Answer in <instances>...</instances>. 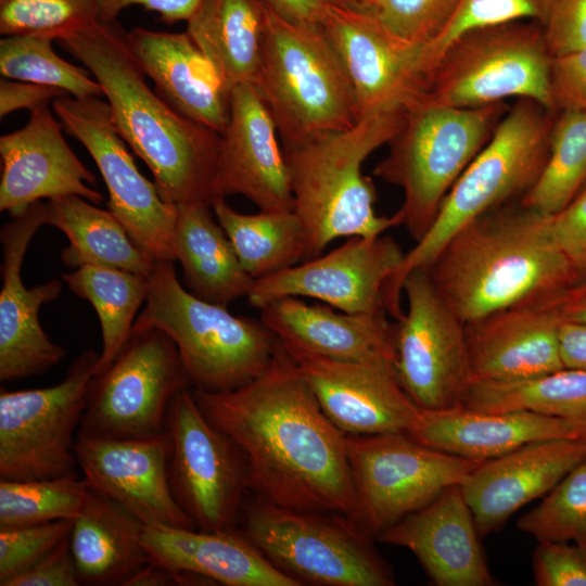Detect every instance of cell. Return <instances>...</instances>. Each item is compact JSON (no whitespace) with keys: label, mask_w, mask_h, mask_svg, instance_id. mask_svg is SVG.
I'll use <instances>...</instances> for the list:
<instances>
[{"label":"cell","mask_w":586,"mask_h":586,"mask_svg":"<svg viewBox=\"0 0 586 586\" xmlns=\"http://www.w3.org/2000/svg\"><path fill=\"white\" fill-rule=\"evenodd\" d=\"M207 420L242 450L249 489L275 506L353 517L346 435L324 415L279 341L268 369L232 391L192 388Z\"/></svg>","instance_id":"cell-1"},{"label":"cell","mask_w":586,"mask_h":586,"mask_svg":"<svg viewBox=\"0 0 586 586\" xmlns=\"http://www.w3.org/2000/svg\"><path fill=\"white\" fill-rule=\"evenodd\" d=\"M58 41L100 84L116 128L151 170L163 200L212 206L220 133L152 90L125 30L116 22L97 21Z\"/></svg>","instance_id":"cell-2"},{"label":"cell","mask_w":586,"mask_h":586,"mask_svg":"<svg viewBox=\"0 0 586 586\" xmlns=\"http://www.w3.org/2000/svg\"><path fill=\"white\" fill-rule=\"evenodd\" d=\"M425 270L466 324L551 298L583 277L557 245L550 215L520 203L468 222Z\"/></svg>","instance_id":"cell-3"},{"label":"cell","mask_w":586,"mask_h":586,"mask_svg":"<svg viewBox=\"0 0 586 586\" xmlns=\"http://www.w3.org/2000/svg\"><path fill=\"white\" fill-rule=\"evenodd\" d=\"M404 113L402 109L365 116L348 129L282 146L293 211L307 239V259L321 255L339 238L378 237L403 226L398 211L392 216L377 214L375 188L362 174V164L396 135Z\"/></svg>","instance_id":"cell-4"},{"label":"cell","mask_w":586,"mask_h":586,"mask_svg":"<svg viewBox=\"0 0 586 586\" xmlns=\"http://www.w3.org/2000/svg\"><path fill=\"white\" fill-rule=\"evenodd\" d=\"M557 113L530 99H517L492 138L445 196L421 240L405 253L386 290L388 315L400 318L403 282L418 268L426 269L448 240L479 216L522 198L536 182L548 160Z\"/></svg>","instance_id":"cell-5"},{"label":"cell","mask_w":586,"mask_h":586,"mask_svg":"<svg viewBox=\"0 0 586 586\" xmlns=\"http://www.w3.org/2000/svg\"><path fill=\"white\" fill-rule=\"evenodd\" d=\"M143 310L132 329L156 328L175 342L191 388L232 391L270 366L279 340L262 322L232 315L182 285L174 262H155Z\"/></svg>","instance_id":"cell-6"},{"label":"cell","mask_w":586,"mask_h":586,"mask_svg":"<svg viewBox=\"0 0 586 586\" xmlns=\"http://www.w3.org/2000/svg\"><path fill=\"white\" fill-rule=\"evenodd\" d=\"M506 102L451 107L417 99L391 139L373 175L403 190V226L418 242L432 226L460 175L492 138L508 111Z\"/></svg>","instance_id":"cell-7"},{"label":"cell","mask_w":586,"mask_h":586,"mask_svg":"<svg viewBox=\"0 0 586 586\" xmlns=\"http://www.w3.org/2000/svg\"><path fill=\"white\" fill-rule=\"evenodd\" d=\"M253 86L272 116L282 146L348 129L360 119L351 81L322 29L288 23L267 7Z\"/></svg>","instance_id":"cell-8"},{"label":"cell","mask_w":586,"mask_h":586,"mask_svg":"<svg viewBox=\"0 0 586 586\" xmlns=\"http://www.w3.org/2000/svg\"><path fill=\"white\" fill-rule=\"evenodd\" d=\"M552 59L544 27L537 22L473 28L442 52L418 99L451 107L530 99L557 113L551 94Z\"/></svg>","instance_id":"cell-9"},{"label":"cell","mask_w":586,"mask_h":586,"mask_svg":"<svg viewBox=\"0 0 586 586\" xmlns=\"http://www.w3.org/2000/svg\"><path fill=\"white\" fill-rule=\"evenodd\" d=\"M241 532L277 569L301 585L392 586L394 574L353 518L244 502Z\"/></svg>","instance_id":"cell-10"},{"label":"cell","mask_w":586,"mask_h":586,"mask_svg":"<svg viewBox=\"0 0 586 586\" xmlns=\"http://www.w3.org/2000/svg\"><path fill=\"white\" fill-rule=\"evenodd\" d=\"M355 492L353 519L379 534L461 485L482 462L426 446L408 433L346 435Z\"/></svg>","instance_id":"cell-11"},{"label":"cell","mask_w":586,"mask_h":586,"mask_svg":"<svg viewBox=\"0 0 586 586\" xmlns=\"http://www.w3.org/2000/svg\"><path fill=\"white\" fill-rule=\"evenodd\" d=\"M191 387L175 342L156 328L132 329L92 378L77 435L137 438L163 433L175 396Z\"/></svg>","instance_id":"cell-12"},{"label":"cell","mask_w":586,"mask_h":586,"mask_svg":"<svg viewBox=\"0 0 586 586\" xmlns=\"http://www.w3.org/2000/svg\"><path fill=\"white\" fill-rule=\"evenodd\" d=\"M100 354L85 349L58 384L0 391V480L75 473L76 437Z\"/></svg>","instance_id":"cell-13"},{"label":"cell","mask_w":586,"mask_h":586,"mask_svg":"<svg viewBox=\"0 0 586 586\" xmlns=\"http://www.w3.org/2000/svg\"><path fill=\"white\" fill-rule=\"evenodd\" d=\"M165 430L168 479L177 504L199 530H234L250 491L240 447L207 420L191 387L173 399Z\"/></svg>","instance_id":"cell-14"},{"label":"cell","mask_w":586,"mask_h":586,"mask_svg":"<svg viewBox=\"0 0 586 586\" xmlns=\"http://www.w3.org/2000/svg\"><path fill=\"white\" fill-rule=\"evenodd\" d=\"M407 309L395 324V370L410 399L424 410L462 406L473 382L466 323L436 290L428 271L403 282Z\"/></svg>","instance_id":"cell-15"},{"label":"cell","mask_w":586,"mask_h":586,"mask_svg":"<svg viewBox=\"0 0 586 586\" xmlns=\"http://www.w3.org/2000/svg\"><path fill=\"white\" fill-rule=\"evenodd\" d=\"M52 107L63 128L94 161L109 192L107 209L135 244L154 262L176 260L177 205L164 201L155 182L140 173L109 103L65 94L54 99Z\"/></svg>","instance_id":"cell-16"},{"label":"cell","mask_w":586,"mask_h":586,"mask_svg":"<svg viewBox=\"0 0 586 586\" xmlns=\"http://www.w3.org/2000/svg\"><path fill=\"white\" fill-rule=\"evenodd\" d=\"M404 255L392 237H352L326 255L255 280L246 298L258 309L294 296L349 314H387V285Z\"/></svg>","instance_id":"cell-17"},{"label":"cell","mask_w":586,"mask_h":586,"mask_svg":"<svg viewBox=\"0 0 586 586\" xmlns=\"http://www.w3.org/2000/svg\"><path fill=\"white\" fill-rule=\"evenodd\" d=\"M321 29L347 74L360 118L405 109L425 91L423 46L400 39L369 13L330 2Z\"/></svg>","instance_id":"cell-18"},{"label":"cell","mask_w":586,"mask_h":586,"mask_svg":"<svg viewBox=\"0 0 586 586\" xmlns=\"http://www.w3.org/2000/svg\"><path fill=\"white\" fill-rule=\"evenodd\" d=\"M46 225V203L39 201L1 227L0 381L38 375L59 365L66 355L50 340L39 321L43 304L62 292L56 279L27 289L22 279L25 253L38 229Z\"/></svg>","instance_id":"cell-19"},{"label":"cell","mask_w":586,"mask_h":586,"mask_svg":"<svg viewBox=\"0 0 586 586\" xmlns=\"http://www.w3.org/2000/svg\"><path fill=\"white\" fill-rule=\"evenodd\" d=\"M288 353L324 415L345 435L409 433L418 422L421 408L402 387L394 359L345 361Z\"/></svg>","instance_id":"cell-20"},{"label":"cell","mask_w":586,"mask_h":586,"mask_svg":"<svg viewBox=\"0 0 586 586\" xmlns=\"http://www.w3.org/2000/svg\"><path fill=\"white\" fill-rule=\"evenodd\" d=\"M169 442L163 433L137 438L77 435L78 467L89 486L144 525L196 528L177 504L168 479Z\"/></svg>","instance_id":"cell-21"},{"label":"cell","mask_w":586,"mask_h":586,"mask_svg":"<svg viewBox=\"0 0 586 586\" xmlns=\"http://www.w3.org/2000/svg\"><path fill=\"white\" fill-rule=\"evenodd\" d=\"M278 129L253 85L230 92L213 181L215 200L240 194L259 211H291L294 201Z\"/></svg>","instance_id":"cell-22"},{"label":"cell","mask_w":586,"mask_h":586,"mask_svg":"<svg viewBox=\"0 0 586 586\" xmlns=\"http://www.w3.org/2000/svg\"><path fill=\"white\" fill-rule=\"evenodd\" d=\"M63 125L48 104L30 111L27 124L0 138V211L16 216L43 199L77 195L103 203L95 176L67 144Z\"/></svg>","instance_id":"cell-23"},{"label":"cell","mask_w":586,"mask_h":586,"mask_svg":"<svg viewBox=\"0 0 586 586\" xmlns=\"http://www.w3.org/2000/svg\"><path fill=\"white\" fill-rule=\"evenodd\" d=\"M584 459L586 440L561 438L482 461L461 484L480 537L498 531L520 508L547 495Z\"/></svg>","instance_id":"cell-24"},{"label":"cell","mask_w":586,"mask_h":586,"mask_svg":"<svg viewBox=\"0 0 586 586\" xmlns=\"http://www.w3.org/2000/svg\"><path fill=\"white\" fill-rule=\"evenodd\" d=\"M377 538L410 550L436 586L495 584L461 485L447 487Z\"/></svg>","instance_id":"cell-25"},{"label":"cell","mask_w":586,"mask_h":586,"mask_svg":"<svg viewBox=\"0 0 586 586\" xmlns=\"http://www.w3.org/2000/svg\"><path fill=\"white\" fill-rule=\"evenodd\" d=\"M560 322L547 298L466 324L473 381H514L564 368Z\"/></svg>","instance_id":"cell-26"},{"label":"cell","mask_w":586,"mask_h":586,"mask_svg":"<svg viewBox=\"0 0 586 586\" xmlns=\"http://www.w3.org/2000/svg\"><path fill=\"white\" fill-rule=\"evenodd\" d=\"M259 311L288 352L345 361L395 360V324L387 314H349L294 296L271 301Z\"/></svg>","instance_id":"cell-27"},{"label":"cell","mask_w":586,"mask_h":586,"mask_svg":"<svg viewBox=\"0 0 586 586\" xmlns=\"http://www.w3.org/2000/svg\"><path fill=\"white\" fill-rule=\"evenodd\" d=\"M408 434L432 448L484 461L536 442L586 440V419L526 410L479 412L458 406L445 410L421 409Z\"/></svg>","instance_id":"cell-28"},{"label":"cell","mask_w":586,"mask_h":586,"mask_svg":"<svg viewBox=\"0 0 586 586\" xmlns=\"http://www.w3.org/2000/svg\"><path fill=\"white\" fill-rule=\"evenodd\" d=\"M135 59L160 94L184 116L221 133L229 119L230 90L184 33L125 31Z\"/></svg>","instance_id":"cell-29"},{"label":"cell","mask_w":586,"mask_h":586,"mask_svg":"<svg viewBox=\"0 0 586 586\" xmlns=\"http://www.w3.org/2000/svg\"><path fill=\"white\" fill-rule=\"evenodd\" d=\"M142 544L150 561L173 570L205 576L215 585H301L271 564L235 530L208 532L144 525Z\"/></svg>","instance_id":"cell-30"},{"label":"cell","mask_w":586,"mask_h":586,"mask_svg":"<svg viewBox=\"0 0 586 586\" xmlns=\"http://www.w3.org/2000/svg\"><path fill=\"white\" fill-rule=\"evenodd\" d=\"M143 527L120 504L91 488L69 534L80 585L124 586L150 561L142 544Z\"/></svg>","instance_id":"cell-31"},{"label":"cell","mask_w":586,"mask_h":586,"mask_svg":"<svg viewBox=\"0 0 586 586\" xmlns=\"http://www.w3.org/2000/svg\"><path fill=\"white\" fill-rule=\"evenodd\" d=\"M211 208L203 203L177 205L174 253L184 288L203 301L227 307L246 297L255 280L243 269Z\"/></svg>","instance_id":"cell-32"},{"label":"cell","mask_w":586,"mask_h":586,"mask_svg":"<svg viewBox=\"0 0 586 586\" xmlns=\"http://www.w3.org/2000/svg\"><path fill=\"white\" fill-rule=\"evenodd\" d=\"M187 24L186 31L230 92L254 84L266 33L262 0H203Z\"/></svg>","instance_id":"cell-33"},{"label":"cell","mask_w":586,"mask_h":586,"mask_svg":"<svg viewBox=\"0 0 586 586\" xmlns=\"http://www.w3.org/2000/svg\"><path fill=\"white\" fill-rule=\"evenodd\" d=\"M46 225L67 237L69 244L63 249L61 259L68 268L94 265L149 277L154 267L155 262L135 244L109 209L80 196L48 200Z\"/></svg>","instance_id":"cell-34"},{"label":"cell","mask_w":586,"mask_h":586,"mask_svg":"<svg viewBox=\"0 0 586 586\" xmlns=\"http://www.w3.org/2000/svg\"><path fill=\"white\" fill-rule=\"evenodd\" d=\"M212 209L243 269L254 280L308 258L306 234L293 209L243 214L233 209L225 198L214 200Z\"/></svg>","instance_id":"cell-35"},{"label":"cell","mask_w":586,"mask_h":586,"mask_svg":"<svg viewBox=\"0 0 586 586\" xmlns=\"http://www.w3.org/2000/svg\"><path fill=\"white\" fill-rule=\"evenodd\" d=\"M78 297L94 308L102 334V351L95 374L102 372L129 339L135 316L145 303L148 277L123 269L86 265L62 275Z\"/></svg>","instance_id":"cell-36"},{"label":"cell","mask_w":586,"mask_h":586,"mask_svg":"<svg viewBox=\"0 0 586 586\" xmlns=\"http://www.w3.org/2000/svg\"><path fill=\"white\" fill-rule=\"evenodd\" d=\"M464 407L479 412L526 410L586 419V371L562 368L514 381H473Z\"/></svg>","instance_id":"cell-37"},{"label":"cell","mask_w":586,"mask_h":586,"mask_svg":"<svg viewBox=\"0 0 586 586\" xmlns=\"http://www.w3.org/2000/svg\"><path fill=\"white\" fill-rule=\"evenodd\" d=\"M586 184V111L556 114L545 167L520 204L552 215Z\"/></svg>","instance_id":"cell-38"},{"label":"cell","mask_w":586,"mask_h":586,"mask_svg":"<svg viewBox=\"0 0 586 586\" xmlns=\"http://www.w3.org/2000/svg\"><path fill=\"white\" fill-rule=\"evenodd\" d=\"M91 487L75 473L41 480H0V527L74 520Z\"/></svg>","instance_id":"cell-39"},{"label":"cell","mask_w":586,"mask_h":586,"mask_svg":"<svg viewBox=\"0 0 586 586\" xmlns=\"http://www.w3.org/2000/svg\"><path fill=\"white\" fill-rule=\"evenodd\" d=\"M53 40L36 35L4 36L0 40L1 75L53 87L78 99L103 97L89 69L60 58L52 48Z\"/></svg>","instance_id":"cell-40"},{"label":"cell","mask_w":586,"mask_h":586,"mask_svg":"<svg viewBox=\"0 0 586 586\" xmlns=\"http://www.w3.org/2000/svg\"><path fill=\"white\" fill-rule=\"evenodd\" d=\"M537 542L586 546V459L572 469L539 505L517 522Z\"/></svg>","instance_id":"cell-41"},{"label":"cell","mask_w":586,"mask_h":586,"mask_svg":"<svg viewBox=\"0 0 586 586\" xmlns=\"http://www.w3.org/2000/svg\"><path fill=\"white\" fill-rule=\"evenodd\" d=\"M99 18L95 0H0V34L59 40Z\"/></svg>","instance_id":"cell-42"},{"label":"cell","mask_w":586,"mask_h":586,"mask_svg":"<svg viewBox=\"0 0 586 586\" xmlns=\"http://www.w3.org/2000/svg\"><path fill=\"white\" fill-rule=\"evenodd\" d=\"M556 0H461L444 31L423 47V63L429 76L442 52L461 34L477 27L515 21L545 25Z\"/></svg>","instance_id":"cell-43"},{"label":"cell","mask_w":586,"mask_h":586,"mask_svg":"<svg viewBox=\"0 0 586 586\" xmlns=\"http://www.w3.org/2000/svg\"><path fill=\"white\" fill-rule=\"evenodd\" d=\"M461 0H373L364 10L400 39L433 42L447 27Z\"/></svg>","instance_id":"cell-44"},{"label":"cell","mask_w":586,"mask_h":586,"mask_svg":"<svg viewBox=\"0 0 586 586\" xmlns=\"http://www.w3.org/2000/svg\"><path fill=\"white\" fill-rule=\"evenodd\" d=\"M73 520L0 527V586L27 571L69 537Z\"/></svg>","instance_id":"cell-45"},{"label":"cell","mask_w":586,"mask_h":586,"mask_svg":"<svg viewBox=\"0 0 586 586\" xmlns=\"http://www.w3.org/2000/svg\"><path fill=\"white\" fill-rule=\"evenodd\" d=\"M533 574L538 586H586V546L537 542Z\"/></svg>","instance_id":"cell-46"},{"label":"cell","mask_w":586,"mask_h":586,"mask_svg":"<svg viewBox=\"0 0 586 586\" xmlns=\"http://www.w3.org/2000/svg\"><path fill=\"white\" fill-rule=\"evenodd\" d=\"M543 27L552 58L586 47V0H556Z\"/></svg>","instance_id":"cell-47"},{"label":"cell","mask_w":586,"mask_h":586,"mask_svg":"<svg viewBox=\"0 0 586 586\" xmlns=\"http://www.w3.org/2000/svg\"><path fill=\"white\" fill-rule=\"evenodd\" d=\"M550 227L559 249L586 276V184L569 204L550 215Z\"/></svg>","instance_id":"cell-48"},{"label":"cell","mask_w":586,"mask_h":586,"mask_svg":"<svg viewBox=\"0 0 586 586\" xmlns=\"http://www.w3.org/2000/svg\"><path fill=\"white\" fill-rule=\"evenodd\" d=\"M551 94L557 112L586 111V47L552 59Z\"/></svg>","instance_id":"cell-49"},{"label":"cell","mask_w":586,"mask_h":586,"mask_svg":"<svg viewBox=\"0 0 586 586\" xmlns=\"http://www.w3.org/2000/svg\"><path fill=\"white\" fill-rule=\"evenodd\" d=\"M80 585L69 537L27 571L16 575L4 586H78Z\"/></svg>","instance_id":"cell-50"},{"label":"cell","mask_w":586,"mask_h":586,"mask_svg":"<svg viewBox=\"0 0 586 586\" xmlns=\"http://www.w3.org/2000/svg\"><path fill=\"white\" fill-rule=\"evenodd\" d=\"M203 0H95L99 18L102 22H115L117 15L126 8L141 5L160 14L162 21L174 24L188 22Z\"/></svg>","instance_id":"cell-51"},{"label":"cell","mask_w":586,"mask_h":586,"mask_svg":"<svg viewBox=\"0 0 586 586\" xmlns=\"http://www.w3.org/2000/svg\"><path fill=\"white\" fill-rule=\"evenodd\" d=\"M65 94L53 87L2 78L0 80V117L3 118L12 112L24 109L33 111Z\"/></svg>","instance_id":"cell-52"},{"label":"cell","mask_w":586,"mask_h":586,"mask_svg":"<svg viewBox=\"0 0 586 586\" xmlns=\"http://www.w3.org/2000/svg\"><path fill=\"white\" fill-rule=\"evenodd\" d=\"M276 15L288 23L321 28L329 0H262Z\"/></svg>","instance_id":"cell-53"},{"label":"cell","mask_w":586,"mask_h":586,"mask_svg":"<svg viewBox=\"0 0 586 586\" xmlns=\"http://www.w3.org/2000/svg\"><path fill=\"white\" fill-rule=\"evenodd\" d=\"M558 335L564 368L586 371V323L561 321Z\"/></svg>","instance_id":"cell-54"},{"label":"cell","mask_w":586,"mask_h":586,"mask_svg":"<svg viewBox=\"0 0 586 586\" xmlns=\"http://www.w3.org/2000/svg\"><path fill=\"white\" fill-rule=\"evenodd\" d=\"M548 302L561 321L586 323V276L558 295L548 298Z\"/></svg>","instance_id":"cell-55"},{"label":"cell","mask_w":586,"mask_h":586,"mask_svg":"<svg viewBox=\"0 0 586 586\" xmlns=\"http://www.w3.org/2000/svg\"><path fill=\"white\" fill-rule=\"evenodd\" d=\"M177 585L176 571L149 561L130 576L124 586H174Z\"/></svg>","instance_id":"cell-56"},{"label":"cell","mask_w":586,"mask_h":586,"mask_svg":"<svg viewBox=\"0 0 586 586\" xmlns=\"http://www.w3.org/2000/svg\"><path fill=\"white\" fill-rule=\"evenodd\" d=\"M332 3L340 4L343 7L364 10L368 7L373 0H329Z\"/></svg>","instance_id":"cell-57"}]
</instances>
